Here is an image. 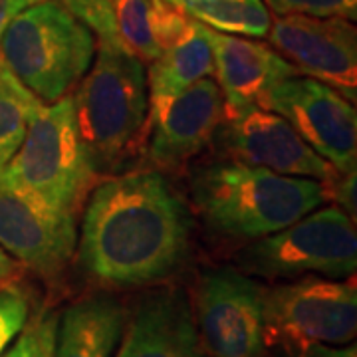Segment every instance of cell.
Instances as JSON below:
<instances>
[{"instance_id": "6da1fadb", "label": "cell", "mask_w": 357, "mask_h": 357, "mask_svg": "<svg viewBox=\"0 0 357 357\" xmlns=\"http://www.w3.org/2000/svg\"><path fill=\"white\" fill-rule=\"evenodd\" d=\"M191 230L189 206L161 173L107 178L82 220L79 264L107 286L155 284L185 262Z\"/></svg>"}, {"instance_id": "7a4b0ae2", "label": "cell", "mask_w": 357, "mask_h": 357, "mask_svg": "<svg viewBox=\"0 0 357 357\" xmlns=\"http://www.w3.org/2000/svg\"><path fill=\"white\" fill-rule=\"evenodd\" d=\"M192 204L211 229L236 241L280 232L330 197L326 183L288 177L243 163H215L197 171Z\"/></svg>"}, {"instance_id": "3957f363", "label": "cell", "mask_w": 357, "mask_h": 357, "mask_svg": "<svg viewBox=\"0 0 357 357\" xmlns=\"http://www.w3.org/2000/svg\"><path fill=\"white\" fill-rule=\"evenodd\" d=\"M72 96L79 139L96 173H112L139 135L147 115L143 62L128 50L98 40V56Z\"/></svg>"}, {"instance_id": "277c9868", "label": "cell", "mask_w": 357, "mask_h": 357, "mask_svg": "<svg viewBox=\"0 0 357 357\" xmlns=\"http://www.w3.org/2000/svg\"><path fill=\"white\" fill-rule=\"evenodd\" d=\"M96 56V36L58 0L18 13L2 32L0 60L42 103L68 96Z\"/></svg>"}, {"instance_id": "5b68a950", "label": "cell", "mask_w": 357, "mask_h": 357, "mask_svg": "<svg viewBox=\"0 0 357 357\" xmlns=\"http://www.w3.org/2000/svg\"><path fill=\"white\" fill-rule=\"evenodd\" d=\"M91 177L72 96L40 105L22 145L2 171L4 183L30 203L72 217Z\"/></svg>"}, {"instance_id": "8992f818", "label": "cell", "mask_w": 357, "mask_h": 357, "mask_svg": "<svg viewBox=\"0 0 357 357\" xmlns=\"http://www.w3.org/2000/svg\"><path fill=\"white\" fill-rule=\"evenodd\" d=\"M244 274L268 280L349 278L357 268L356 222L337 204L316 208L280 232L258 238L236 255Z\"/></svg>"}, {"instance_id": "52a82bcc", "label": "cell", "mask_w": 357, "mask_h": 357, "mask_svg": "<svg viewBox=\"0 0 357 357\" xmlns=\"http://www.w3.org/2000/svg\"><path fill=\"white\" fill-rule=\"evenodd\" d=\"M357 332L356 282L304 276L266 288L264 342L300 356L312 345H347Z\"/></svg>"}, {"instance_id": "ba28073f", "label": "cell", "mask_w": 357, "mask_h": 357, "mask_svg": "<svg viewBox=\"0 0 357 357\" xmlns=\"http://www.w3.org/2000/svg\"><path fill=\"white\" fill-rule=\"evenodd\" d=\"M266 288L234 266L203 272L195 292V326L208 357H266Z\"/></svg>"}, {"instance_id": "9c48e42d", "label": "cell", "mask_w": 357, "mask_h": 357, "mask_svg": "<svg viewBox=\"0 0 357 357\" xmlns=\"http://www.w3.org/2000/svg\"><path fill=\"white\" fill-rule=\"evenodd\" d=\"M258 107L284 117L294 131L337 173L356 171V105L314 77L282 79Z\"/></svg>"}, {"instance_id": "30bf717a", "label": "cell", "mask_w": 357, "mask_h": 357, "mask_svg": "<svg viewBox=\"0 0 357 357\" xmlns=\"http://www.w3.org/2000/svg\"><path fill=\"white\" fill-rule=\"evenodd\" d=\"M270 42L282 58L306 76L357 100V30L345 18L304 14L274 16Z\"/></svg>"}, {"instance_id": "8fae6325", "label": "cell", "mask_w": 357, "mask_h": 357, "mask_svg": "<svg viewBox=\"0 0 357 357\" xmlns=\"http://www.w3.org/2000/svg\"><path fill=\"white\" fill-rule=\"evenodd\" d=\"M215 137L222 153L234 163L260 167L288 177L316 178L326 185L340 175L284 117L256 105L227 115Z\"/></svg>"}, {"instance_id": "7c38bea8", "label": "cell", "mask_w": 357, "mask_h": 357, "mask_svg": "<svg viewBox=\"0 0 357 357\" xmlns=\"http://www.w3.org/2000/svg\"><path fill=\"white\" fill-rule=\"evenodd\" d=\"M68 13L103 42L115 44L141 62L155 58L175 44L192 18L167 0H58Z\"/></svg>"}, {"instance_id": "4fadbf2b", "label": "cell", "mask_w": 357, "mask_h": 357, "mask_svg": "<svg viewBox=\"0 0 357 357\" xmlns=\"http://www.w3.org/2000/svg\"><path fill=\"white\" fill-rule=\"evenodd\" d=\"M77 244L72 215H52L13 191L0 173V246L46 278L60 274Z\"/></svg>"}, {"instance_id": "5bb4252c", "label": "cell", "mask_w": 357, "mask_h": 357, "mask_svg": "<svg viewBox=\"0 0 357 357\" xmlns=\"http://www.w3.org/2000/svg\"><path fill=\"white\" fill-rule=\"evenodd\" d=\"M225 98L218 84L203 77L167 100H151L149 153L159 165L173 167L197 155L225 121Z\"/></svg>"}, {"instance_id": "9a60e30c", "label": "cell", "mask_w": 357, "mask_h": 357, "mask_svg": "<svg viewBox=\"0 0 357 357\" xmlns=\"http://www.w3.org/2000/svg\"><path fill=\"white\" fill-rule=\"evenodd\" d=\"M204 36L213 52V74H217L218 86L222 88L227 115L258 107L276 84L300 76L290 62L264 42L238 38L208 26H204Z\"/></svg>"}, {"instance_id": "2e32d148", "label": "cell", "mask_w": 357, "mask_h": 357, "mask_svg": "<svg viewBox=\"0 0 357 357\" xmlns=\"http://www.w3.org/2000/svg\"><path fill=\"white\" fill-rule=\"evenodd\" d=\"M115 357H208L189 302L178 292H157L126 321Z\"/></svg>"}, {"instance_id": "e0dca14e", "label": "cell", "mask_w": 357, "mask_h": 357, "mask_svg": "<svg viewBox=\"0 0 357 357\" xmlns=\"http://www.w3.org/2000/svg\"><path fill=\"white\" fill-rule=\"evenodd\" d=\"M128 321V310L107 294L68 306L58 324L56 357H112Z\"/></svg>"}, {"instance_id": "ac0fdd59", "label": "cell", "mask_w": 357, "mask_h": 357, "mask_svg": "<svg viewBox=\"0 0 357 357\" xmlns=\"http://www.w3.org/2000/svg\"><path fill=\"white\" fill-rule=\"evenodd\" d=\"M213 72V52L204 36V26L192 20L191 28L175 44L161 50V54L151 62V100L173 98L195 82L208 77Z\"/></svg>"}, {"instance_id": "d6986e66", "label": "cell", "mask_w": 357, "mask_h": 357, "mask_svg": "<svg viewBox=\"0 0 357 357\" xmlns=\"http://www.w3.org/2000/svg\"><path fill=\"white\" fill-rule=\"evenodd\" d=\"M189 18L227 34L268 36L272 16L264 0H167Z\"/></svg>"}, {"instance_id": "ffe728a7", "label": "cell", "mask_w": 357, "mask_h": 357, "mask_svg": "<svg viewBox=\"0 0 357 357\" xmlns=\"http://www.w3.org/2000/svg\"><path fill=\"white\" fill-rule=\"evenodd\" d=\"M42 105L0 60V173L22 145L30 121Z\"/></svg>"}, {"instance_id": "44dd1931", "label": "cell", "mask_w": 357, "mask_h": 357, "mask_svg": "<svg viewBox=\"0 0 357 357\" xmlns=\"http://www.w3.org/2000/svg\"><path fill=\"white\" fill-rule=\"evenodd\" d=\"M60 316L44 310L32 321H26L18 340L0 357H56Z\"/></svg>"}, {"instance_id": "7402d4cb", "label": "cell", "mask_w": 357, "mask_h": 357, "mask_svg": "<svg viewBox=\"0 0 357 357\" xmlns=\"http://www.w3.org/2000/svg\"><path fill=\"white\" fill-rule=\"evenodd\" d=\"M30 316V300L22 288L0 284V356L22 332Z\"/></svg>"}, {"instance_id": "603a6c76", "label": "cell", "mask_w": 357, "mask_h": 357, "mask_svg": "<svg viewBox=\"0 0 357 357\" xmlns=\"http://www.w3.org/2000/svg\"><path fill=\"white\" fill-rule=\"evenodd\" d=\"M276 16L304 14L316 18H357V0H264Z\"/></svg>"}, {"instance_id": "cb8c5ba5", "label": "cell", "mask_w": 357, "mask_h": 357, "mask_svg": "<svg viewBox=\"0 0 357 357\" xmlns=\"http://www.w3.org/2000/svg\"><path fill=\"white\" fill-rule=\"evenodd\" d=\"M328 185H333L330 195H333V199L337 201V206L356 220V171L340 173Z\"/></svg>"}, {"instance_id": "d4e9b609", "label": "cell", "mask_w": 357, "mask_h": 357, "mask_svg": "<svg viewBox=\"0 0 357 357\" xmlns=\"http://www.w3.org/2000/svg\"><path fill=\"white\" fill-rule=\"evenodd\" d=\"M298 357H357V347L349 345H312Z\"/></svg>"}, {"instance_id": "484cf974", "label": "cell", "mask_w": 357, "mask_h": 357, "mask_svg": "<svg viewBox=\"0 0 357 357\" xmlns=\"http://www.w3.org/2000/svg\"><path fill=\"white\" fill-rule=\"evenodd\" d=\"M36 2H42V0H0V38H2L4 28L8 26L14 16Z\"/></svg>"}, {"instance_id": "4316f807", "label": "cell", "mask_w": 357, "mask_h": 357, "mask_svg": "<svg viewBox=\"0 0 357 357\" xmlns=\"http://www.w3.org/2000/svg\"><path fill=\"white\" fill-rule=\"evenodd\" d=\"M16 274H18L16 260L0 246V284H8Z\"/></svg>"}]
</instances>
